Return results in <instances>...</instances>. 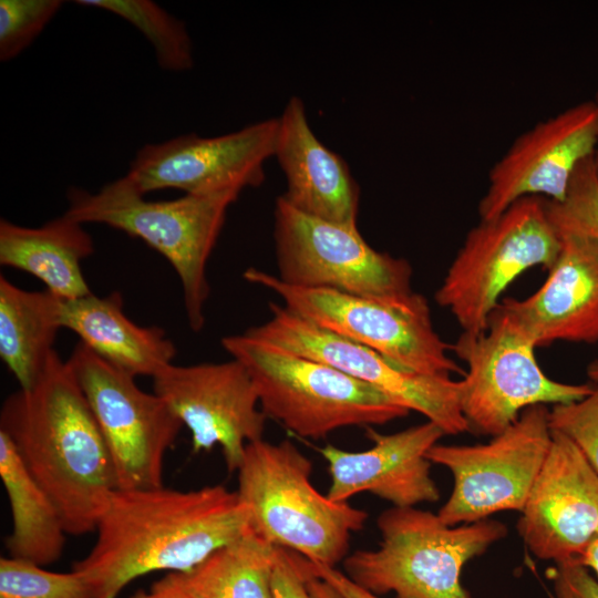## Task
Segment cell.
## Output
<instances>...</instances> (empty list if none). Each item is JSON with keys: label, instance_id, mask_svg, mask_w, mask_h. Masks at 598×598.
Segmentation results:
<instances>
[{"label": "cell", "instance_id": "1", "mask_svg": "<svg viewBox=\"0 0 598 598\" xmlns=\"http://www.w3.org/2000/svg\"><path fill=\"white\" fill-rule=\"evenodd\" d=\"M250 527L237 491L207 485L115 489L96 526L90 553L73 565L94 598H117L153 571L187 574Z\"/></svg>", "mask_w": 598, "mask_h": 598}, {"label": "cell", "instance_id": "2", "mask_svg": "<svg viewBox=\"0 0 598 598\" xmlns=\"http://www.w3.org/2000/svg\"><path fill=\"white\" fill-rule=\"evenodd\" d=\"M0 431L56 506L66 533L95 532L117 489L115 471L89 402L56 350L32 388L6 398Z\"/></svg>", "mask_w": 598, "mask_h": 598}, {"label": "cell", "instance_id": "3", "mask_svg": "<svg viewBox=\"0 0 598 598\" xmlns=\"http://www.w3.org/2000/svg\"><path fill=\"white\" fill-rule=\"evenodd\" d=\"M225 351L248 371L267 417L306 439L348 426L383 425L410 410L339 369L245 331L221 339Z\"/></svg>", "mask_w": 598, "mask_h": 598}, {"label": "cell", "instance_id": "4", "mask_svg": "<svg viewBox=\"0 0 598 598\" xmlns=\"http://www.w3.org/2000/svg\"><path fill=\"white\" fill-rule=\"evenodd\" d=\"M312 463L289 441L248 443L237 471L250 527L276 547L336 567L349 551L351 534L369 517L348 502H334L311 483Z\"/></svg>", "mask_w": 598, "mask_h": 598}, {"label": "cell", "instance_id": "5", "mask_svg": "<svg viewBox=\"0 0 598 598\" xmlns=\"http://www.w3.org/2000/svg\"><path fill=\"white\" fill-rule=\"evenodd\" d=\"M124 175L95 193L73 187L66 193L65 215L81 224H102L142 239L159 252L177 274L189 328L205 323L210 287L206 267L239 193L188 195L148 200Z\"/></svg>", "mask_w": 598, "mask_h": 598}, {"label": "cell", "instance_id": "6", "mask_svg": "<svg viewBox=\"0 0 598 598\" xmlns=\"http://www.w3.org/2000/svg\"><path fill=\"white\" fill-rule=\"evenodd\" d=\"M377 526L379 547L348 555L344 574L379 597L395 598H471L461 580L464 566L507 534L498 520L450 526L415 507L392 506Z\"/></svg>", "mask_w": 598, "mask_h": 598}, {"label": "cell", "instance_id": "7", "mask_svg": "<svg viewBox=\"0 0 598 598\" xmlns=\"http://www.w3.org/2000/svg\"><path fill=\"white\" fill-rule=\"evenodd\" d=\"M243 276L246 281L275 292L285 307L303 319L405 369L440 378L465 374L447 354L452 346L435 331L427 300L416 292L396 299H374L291 286L257 268L246 269Z\"/></svg>", "mask_w": 598, "mask_h": 598}, {"label": "cell", "instance_id": "8", "mask_svg": "<svg viewBox=\"0 0 598 598\" xmlns=\"http://www.w3.org/2000/svg\"><path fill=\"white\" fill-rule=\"evenodd\" d=\"M559 250L560 236L548 217L547 200L522 198L467 233L435 300L463 332L483 333L507 287L535 266L549 269Z\"/></svg>", "mask_w": 598, "mask_h": 598}, {"label": "cell", "instance_id": "9", "mask_svg": "<svg viewBox=\"0 0 598 598\" xmlns=\"http://www.w3.org/2000/svg\"><path fill=\"white\" fill-rule=\"evenodd\" d=\"M535 346L498 305L483 333L462 332L452 350L467 364L461 380V410L468 430L497 435L534 405L579 401L594 389L547 377Z\"/></svg>", "mask_w": 598, "mask_h": 598}, {"label": "cell", "instance_id": "10", "mask_svg": "<svg viewBox=\"0 0 598 598\" xmlns=\"http://www.w3.org/2000/svg\"><path fill=\"white\" fill-rule=\"evenodd\" d=\"M274 239L285 283L326 288L374 299L412 295V268L402 258L372 248L357 225L307 215L282 196L275 205Z\"/></svg>", "mask_w": 598, "mask_h": 598}, {"label": "cell", "instance_id": "11", "mask_svg": "<svg viewBox=\"0 0 598 598\" xmlns=\"http://www.w3.org/2000/svg\"><path fill=\"white\" fill-rule=\"evenodd\" d=\"M551 443L549 409L534 405L485 444H435L426 458L453 475V489L439 509L450 526L471 524L503 511L523 509Z\"/></svg>", "mask_w": 598, "mask_h": 598}, {"label": "cell", "instance_id": "12", "mask_svg": "<svg viewBox=\"0 0 598 598\" xmlns=\"http://www.w3.org/2000/svg\"><path fill=\"white\" fill-rule=\"evenodd\" d=\"M68 362L109 447L117 489L162 487L165 455L184 426L179 417L81 341Z\"/></svg>", "mask_w": 598, "mask_h": 598}, {"label": "cell", "instance_id": "13", "mask_svg": "<svg viewBox=\"0 0 598 598\" xmlns=\"http://www.w3.org/2000/svg\"><path fill=\"white\" fill-rule=\"evenodd\" d=\"M270 318L247 330L251 336L327 363L380 390L442 429L445 435L470 431L461 410V380L421 374L380 353L331 333L269 303Z\"/></svg>", "mask_w": 598, "mask_h": 598}, {"label": "cell", "instance_id": "14", "mask_svg": "<svg viewBox=\"0 0 598 598\" xmlns=\"http://www.w3.org/2000/svg\"><path fill=\"white\" fill-rule=\"evenodd\" d=\"M278 117L214 137L187 134L141 147L125 176L143 194L176 188L188 195L241 193L264 183Z\"/></svg>", "mask_w": 598, "mask_h": 598}, {"label": "cell", "instance_id": "15", "mask_svg": "<svg viewBox=\"0 0 598 598\" xmlns=\"http://www.w3.org/2000/svg\"><path fill=\"white\" fill-rule=\"evenodd\" d=\"M152 379L153 392L190 432L193 452L219 445L228 472L238 471L248 443L264 439L267 416L239 361L171 363Z\"/></svg>", "mask_w": 598, "mask_h": 598}, {"label": "cell", "instance_id": "16", "mask_svg": "<svg viewBox=\"0 0 598 598\" xmlns=\"http://www.w3.org/2000/svg\"><path fill=\"white\" fill-rule=\"evenodd\" d=\"M597 121L592 100L582 101L518 135L488 172L480 220L497 217L525 197L561 202L577 167L596 152Z\"/></svg>", "mask_w": 598, "mask_h": 598}, {"label": "cell", "instance_id": "17", "mask_svg": "<svg viewBox=\"0 0 598 598\" xmlns=\"http://www.w3.org/2000/svg\"><path fill=\"white\" fill-rule=\"evenodd\" d=\"M517 530L538 559L578 558L598 530V474L579 447L551 430V443L520 511Z\"/></svg>", "mask_w": 598, "mask_h": 598}, {"label": "cell", "instance_id": "18", "mask_svg": "<svg viewBox=\"0 0 598 598\" xmlns=\"http://www.w3.org/2000/svg\"><path fill=\"white\" fill-rule=\"evenodd\" d=\"M444 435L430 421L391 434H381L369 426L367 436L373 445L365 451L320 447L331 478L327 496L334 502H348L359 493L369 492L394 507L439 501L440 492L431 476L426 453Z\"/></svg>", "mask_w": 598, "mask_h": 598}, {"label": "cell", "instance_id": "19", "mask_svg": "<svg viewBox=\"0 0 598 598\" xmlns=\"http://www.w3.org/2000/svg\"><path fill=\"white\" fill-rule=\"evenodd\" d=\"M560 250L545 282L529 297L503 299L505 310L537 347L598 342V241L557 230Z\"/></svg>", "mask_w": 598, "mask_h": 598}, {"label": "cell", "instance_id": "20", "mask_svg": "<svg viewBox=\"0 0 598 598\" xmlns=\"http://www.w3.org/2000/svg\"><path fill=\"white\" fill-rule=\"evenodd\" d=\"M274 156L286 176L281 196L289 205L320 219L357 225L360 187L347 162L313 133L298 96L278 117Z\"/></svg>", "mask_w": 598, "mask_h": 598}, {"label": "cell", "instance_id": "21", "mask_svg": "<svg viewBox=\"0 0 598 598\" xmlns=\"http://www.w3.org/2000/svg\"><path fill=\"white\" fill-rule=\"evenodd\" d=\"M60 322L99 357L134 378H153L173 363L177 353L164 329L136 324L124 313L123 298L117 291L104 297L91 292L62 299Z\"/></svg>", "mask_w": 598, "mask_h": 598}, {"label": "cell", "instance_id": "22", "mask_svg": "<svg viewBox=\"0 0 598 598\" xmlns=\"http://www.w3.org/2000/svg\"><path fill=\"white\" fill-rule=\"evenodd\" d=\"M94 243L83 224L65 214L39 227L0 220V264L33 275L64 300L90 295L81 262Z\"/></svg>", "mask_w": 598, "mask_h": 598}, {"label": "cell", "instance_id": "23", "mask_svg": "<svg viewBox=\"0 0 598 598\" xmlns=\"http://www.w3.org/2000/svg\"><path fill=\"white\" fill-rule=\"evenodd\" d=\"M61 301L48 290H25L0 276V357L20 389L34 385L55 350Z\"/></svg>", "mask_w": 598, "mask_h": 598}, {"label": "cell", "instance_id": "24", "mask_svg": "<svg viewBox=\"0 0 598 598\" xmlns=\"http://www.w3.org/2000/svg\"><path fill=\"white\" fill-rule=\"evenodd\" d=\"M0 476L8 494L12 529L6 539L10 557L45 566L56 561L64 548L61 515L27 471L10 439L0 431Z\"/></svg>", "mask_w": 598, "mask_h": 598}, {"label": "cell", "instance_id": "25", "mask_svg": "<svg viewBox=\"0 0 598 598\" xmlns=\"http://www.w3.org/2000/svg\"><path fill=\"white\" fill-rule=\"evenodd\" d=\"M276 546L251 527L187 574L200 598H274Z\"/></svg>", "mask_w": 598, "mask_h": 598}, {"label": "cell", "instance_id": "26", "mask_svg": "<svg viewBox=\"0 0 598 598\" xmlns=\"http://www.w3.org/2000/svg\"><path fill=\"white\" fill-rule=\"evenodd\" d=\"M76 4L109 11L135 27L152 44L158 65L172 72L194 65L192 39L184 22L150 0H76Z\"/></svg>", "mask_w": 598, "mask_h": 598}, {"label": "cell", "instance_id": "27", "mask_svg": "<svg viewBox=\"0 0 598 598\" xmlns=\"http://www.w3.org/2000/svg\"><path fill=\"white\" fill-rule=\"evenodd\" d=\"M0 598H94L85 577L45 570L30 560L1 557Z\"/></svg>", "mask_w": 598, "mask_h": 598}, {"label": "cell", "instance_id": "28", "mask_svg": "<svg viewBox=\"0 0 598 598\" xmlns=\"http://www.w3.org/2000/svg\"><path fill=\"white\" fill-rule=\"evenodd\" d=\"M547 213L556 230H576L598 241V179L592 156L577 167L561 202L547 200Z\"/></svg>", "mask_w": 598, "mask_h": 598}, {"label": "cell", "instance_id": "29", "mask_svg": "<svg viewBox=\"0 0 598 598\" xmlns=\"http://www.w3.org/2000/svg\"><path fill=\"white\" fill-rule=\"evenodd\" d=\"M62 6L60 0H1L0 60L9 61L25 50Z\"/></svg>", "mask_w": 598, "mask_h": 598}, {"label": "cell", "instance_id": "30", "mask_svg": "<svg viewBox=\"0 0 598 598\" xmlns=\"http://www.w3.org/2000/svg\"><path fill=\"white\" fill-rule=\"evenodd\" d=\"M549 425L568 436L598 474V384L579 401L553 405Z\"/></svg>", "mask_w": 598, "mask_h": 598}, {"label": "cell", "instance_id": "31", "mask_svg": "<svg viewBox=\"0 0 598 598\" xmlns=\"http://www.w3.org/2000/svg\"><path fill=\"white\" fill-rule=\"evenodd\" d=\"M272 594L274 598H311L301 555L276 547Z\"/></svg>", "mask_w": 598, "mask_h": 598}, {"label": "cell", "instance_id": "32", "mask_svg": "<svg viewBox=\"0 0 598 598\" xmlns=\"http://www.w3.org/2000/svg\"><path fill=\"white\" fill-rule=\"evenodd\" d=\"M554 598H598V579L577 560L556 564Z\"/></svg>", "mask_w": 598, "mask_h": 598}, {"label": "cell", "instance_id": "33", "mask_svg": "<svg viewBox=\"0 0 598 598\" xmlns=\"http://www.w3.org/2000/svg\"><path fill=\"white\" fill-rule=\"evenodd\" d=\"M307 569L315 576L332 586L342 598H381L352 581L336 567L312 563L306 558Z\"/></svg>", "mask_w": 598, "mask_h": 598}, {"label": "cell", "instance_id": "34", "mask_svg": "<svg viewBox=\"0 0 598 598\" xmlns=\"http://www.w3.org/2000/svg\"><path fill=\"white\" fill-rule=\"evenodd\" d=\"M130 598H200L183 574L167 573L148 588L137 589Z\"/></svg>", "mask_w": 598, "mask_h": 598}, {"label": "cell", "instance_id": "35", "mask_svg": "<svg viewBox=\"0 0 598 598\" xmlns=\"http://www.w3.org/2000/svg\"><path fill=\"white\" fill-rule=\"evenodd\" d=\"M303 565L307 573V587L311 598H342L332 586L307 569L306 560H303Z\"/></svg>", "mask_w": 598, "mask_h": 598}, {"label": "cell", "instance_id": "36", "mask_svg": "<svg viewBox=\"0 0 598 598\" xmlns=\"http://www.w3.org/2000/svg\"><path fill=\"white\" fill-rule=\"evenodd\" d=\"M579 564L591 569L598 579V530L590 538L581 554L576 558Z\"/></svg>", "mask_w": 598, "mask_h": 598}, {"label": "cell", "instance_id": "37", "mask_svg": "<svg viewBox=\"0 0 598 598\" xmlns=\"http://www.w3.org/2000/svg\"><path fill=\"white\" fill-rule=\"evenodd\" d=\"M592 102L595 103V106H596V110H597V115H598V90H597V92L595 94V97H594ZM597 141H598V121H597ZM592 163H594L596 177L598 179V142H597L596 152L592 155Z\"/></svg>", "mask_w": 598, "mask_h": 598}, {"label": "cell", "instance_id": "38", "mask_svg": "<svg viewBox=\"0 0 598 598\" xmlns=\"http://www.w3.org/2000/svg\"><path fill=\"white\" fill-rule=\"evenodd\" d=\"M587 375L590 380L598 383V361H592L587 368Z\"/></svg>", "mask_w": 598, "mask_h": 598}]
</instances>
